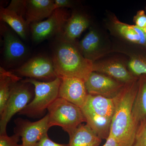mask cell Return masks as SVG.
<instances>
[{
	"label": "cell",
	"mask_w": 146,
	"mask_h": 146,
	"mask_svg": "<svg viewBox=\"0 0 146 146\" xmlns=\"http://www.w3.org/2000/svg\"><path fill=\"white\" fill-rule=\"evenodd\" d=\"M20 137L16 133L11 136L7 134L0 135V146H18Z\"/></svg>",
	"instance_id": "cell-25"
},
{
	"label": "cell",
	"mask_w": 146,
	"mask_h": 146,
	"mask_svg": "<svg viewBox=\"0 0 146 146\" xmlns=\"http://www.w3.org/2000/svg\"><path fill=\"white\" fill-rule=\"evenodd\" d=\"M128 69L136 77L146 76V47L144 46L143 51L131 58Z\"/></svg>",
	"instance_id": "cell-21"
},
{
	"label": "cell",
	"mask_w": 146,
	"mask_h": 146,
	"mask_svg": "<svg viewBox=\"0 0 146 146\" xmlns=\"http://www.w3.org/2000/svg\"><path fill=\"white\" fill-rule=\"evenodd\" d=\"M55 10L53 0H26L25 19L29 26L48 18Z\"/></svg>",
	"instance_id": "cell-14"
},
{
	"label": "cell",
	"mask_w": 146,
	"mask_h": 146,
	"mask_svg": "<svg viewBox=\"0 0 146 146\" xmlns=\"http://www.w3.org/2000/svg\"><path fill=\"white\" fill-rule=\"evenodd\" d=\"M68 18L65 10L58 9L46 20L31 24V31L33 41L40 42L56 35L61 34Z\"/></svg>",
	"instance_id": "cell-7"
},
{
	"label": "cell",
	"mask_w": 146,
	"mask_h": 146,
	"mask_svg": "<svg viewBox=\"0 0 146 146\" xmlns=\"http://www.w3.org/2000/svg\"><path fill=\"white\" fill-rule=\"evenodd\" d=\"M132 146H146V117L138 125Z\"/></svg>",
	"instance_id": "cell-23"
},
{
	"label": "cell",
	"mask_w": 146,
	"mask_h": 146,
	"mask_svg": "<svg viewBox=\"0 0 146 146\" xmlns=\"http://www.w3.org/2000/svg\"><path fill=\"white\" fill-rule=\"evenodd\" d=\"M58 77H75L86 81L93 72L94 62L82 55L75 43L61 36L55 48L52 59Z\"/></svg>",
	"instance_id": "cell-2"
},
{
	"label": "cell",
	"mask_w": 146,
	"mask_h": 146,
	"mask_svg": "<svg viewBox=\"0 0 146 146\" xmlns=\"http://www.w3.org/2000/svg\"><path fill=\"white\" fill-rule=\"evenodd\" d=\"M89 25V20L85 16L80 13H74L68 18L60 36L66 41L75 43L76 39Z\"/></svg>",
	"instance_id": "cell-16"
},
{
	"label": "cell",
	"mask_w": 146,
	"mask_h": 146,
	"mask_svg": "<svg viewBox=\"0 0 146 146\" xmlns=\"http://www.w3.org/2000/svg\"><path fill=\"white\" fill-rule=\"evenodd\" d=\"M55 9L64 7H70L72 6V2L69 0H55L54 1Z\"/></svg>",
	"instance_id": "cell-28"
},
{
	"label": "cell",
	"mask_w": 146,
	"mask_h": 146,
	"mask_svg": "<svg viewBox=\"0 0 146 146\" xmlns=\"http://www.w3.org/2000/svg\"><path fill=\"white\" fill-rule=\"evenodd\" d=\"M93 72L104 74L124 84L130 83L138 78L132 74L123 63L112 59L94 62Z\"/></svg>",
	"instance_id": "cell-12"
},
{
	"label": "cell",
	"mask_w": 146,
	"mask_h": 146,
	"mask_svg": "<svg viewBox=\"0 0 146 146\" xmlns=\"http://www.w3.org/2000/svg\"><path fill=\"white\" fill-rule=\"evenodd\" d=\"M133 22L135 25L142 29L146 28V14L145 10L138 11L133 17Z\"/></svg>",
	"instance_id": "cell-26"
},
{
	"label": "cell",
	"mask_w": 146,
	"mask_h": 146,
	"mask_svg": "<svg viewBox=\"0 0 146 146\" xmlns=\"http://www.w3.org/2000/svg\"><path fill=\"white\" fill-rule=\"evenodd\" d=\"M78 48L82 55L93 62L103 55L101 50V40L95 30H90L79 44Z\"/></svg>",
	"instance_id": "cell-15"
},
{
	"label": "cell",
	"mask_w": 146,
	"mask_h": 146,
	"mask_svg": "<svg viewBox=\"0 0 146 146\" xmlns=\"http://www.w3.org/2000/svg\"><path fill=\"white\" fill-rule=\"evenodd\" d=\"M35 146H69V145L58 144L54 142L50 139L47 133L40 139Z\"/></svg>",
	"instance_id": "cell-27"
},
{
	"label": "cell",
	"mask_w": 146,
	"mask_h": 146,
	"mask_svg": "<svg viewBox=\"0 0 146 146\" xmlns=\"http://www.w3.org/2000/svg\"><path fill=\"white\" fill-rule=\"evenodd\" d=\"M21 78L0 68V115L2 113L13 84Z\"/></svg>",
	"instance_id": "cell-20"
},
{
	"label": "cell",
	"mask_w": 146,
	"mask_h": 146,
	"mask_svg": "<svg viewBox=\"0 0 146 146\" xmlns=\"http://www.w3.org/2000/svg\"><path fill=\"white\" fill-rule=\"evenodd\" d=\"M28 83L23 81L21 82H18L12 86L8 100L1 114L0 135L7 134V126L11 118L29 103L32 92Z\"/></svg>",
	"instance_id": "cell-6"
},
{
	"label": "cell",
	"mask_w": 146,
	"mask_h": 146,
	"mask_svg": "<svg viewBox=\"0 0 146 146\" xmlns=\"http://www.w3.org/2000/svg\"><path fill=\"white\" fill-rule=\"evenodd\" d=\"M16 71L20 75L33 79L52 81L58 77L52 60L43 56L33 58Z\"/></svg>",
	"instance_id": "cell-10"
},
{
	"label": "cell",
	"mask_w": 146,
	"mask_h": 146,
	"mask_svg": "<svg viewBox=\"0 0 146 146\" xmlns=\"http://www.w3.org/2000/svg\"><path fill=\"white\" fill-rule=\"evenodd\" d=\"M14 122L16 125L14 132L22 138L23 146H35L40 139L48 133L50 127L48 113L36 121L31 122L19 118L15 120Z\"/></svg>",
	"instance_id": "cell-8"
},
{
	"label": "cell",
	"mask_w": 146,
	"mask_h": 146,
	"mask_svg": "<svg viewBox=\"0 0 146 146\" xmlns=\"http://www.w3.org/2000/svg\"><path fill=\"white\" fill-rule=\"evenodd\" d=\"M0 19L8 24L21 38L26 39L29 26L23 17L7 7H1Z\"/></svg>",
	"instance_id": "cell-18"
},
{
	"label": "cell",
	"mask_w": 146,
	"mask_h": 146,
	"mask_svg": "<svg viewBox=\"0 0 146 146\" xmlns=\"http://www.w3.org/2000/svg\"><path fill=\"white\" fill-rule=\"evenodd\" d=\"M133 120L137 125L146 117V76L139 77L137 94L132 108Z\"/></svg>",
	"instance_id": "cell-19"
},
{
	"label": "cell",
	"mask_w": 146,
	"mask_h": 146,
	"mask_svg": "<svg viewBox=\"0 0 146 146\" xmlns=\"http://www.w3.org/2000/svg\"><path fill=\"white\" fill-rule=\"evenodd\" d=\"M86 124L102 139L109 136L110 126L115 110L114 98L89 94L81 108Z\"/></svg>",
	"instance_id": "cell-3"
},
{
	"label": "cell",
	"mask_w": 146,
	"mask_h": 146,
	"mask_svg": "<svg viewBox=\"0 0 146 146\" xmlns=\"http://www.w3.org/2000/svg\"><path fill=\"white\" fill-rule=\"evenodd\" d=\"M105 143L103 146H120L115 139L110 136H108Z\"/></svg>",
	"instance_id": "cell-29"
},
{
	"label": "cell",
	"mask_w": 146,
	"mask_h": 146,
	"mask_svg": "<svg viewBox=\"0 0 146 146\" xmlns=\"http://www.w3.org/2000/svg\"><path fill=\"white\" fill-rule=\"evenodd\" d=\"M31 84L35 87L34 99L19 114L29 117L41 115L58 98L61 79L58 77L52 81L44 82L33 79L27 78L23 80Z\"/></svg>",
	"instance_id": "cell-5"
},
{
	"label": "cell",
	"mask_w": 146,
	"mask_h": 146,
	"mask_svg": "<svg viewBox=\"0 0 146 146\" xmlns=\"http://www.w3.org/2000/svg\"><path fill=\"white\" fill-rule=\"evenodd\" d=\"M50 127L58 126L70 136L83 122H86L81 108L58 98L48 108Z\"/></svg>",
	"instance_id": "cell-4"
},
{
	"label": "cell",
	"mask_w": 146,
	"mask_h": 146,
	"mask_svg": "<svg viewBox=\"0 0 146 146\" xmlns=\"http://www.w3.org/2000/svg\"><path fill=\"white\" fill-rule=\"evenodd\" d=\"M18 146H23V145L21 144V145H18Z\"/></svg>",
	"instance_id": "cell-31"
},
{
	"label": "cell",
	"mask_w": 146,
	"mask_h": 146,
	"mask_svg": "<svg viewBox=\"0 0 146 146\" xmlns=\"http://www.w3.org/2000/svg\"><path fill=\"white\" fill-rule=\"evenodd\" d=\"M4 26L1 27V33L3 38L4 55L8 63L16 62L27 54L26 47L20 39Z\"/></svg>",
	"instance_id": "cell-13"
},
{
	"label": "cell",
	"mask_w": 146,
	"mask_h": 146,
	"mask_svg": "<svg viewBox=\"0 0 146 146\" xmlns=\"http://www.w3.org/2000/svg\"><path fill=\"white\" fill-rule=\"evenodd\" d=\"M145 11H146V6L145 7Z\"/></svg>",
	"instance_id": "cell-32"
},
{
	"label": "cell",
	"mask_w": 146,
	"mask_h": 146,
	"mask_svg": "<svg viewBox=\"0 0 146 146\" xmlns=\"http://www.w3.org/2000/svg\"><path fill=\"white\" fill-rule=\"evenodd\" d=\"M112 23L115 29L120 35L127 41L139 45L140 37L131 25L121 22L115 17L112 19Z\"/></svg>",
	"instance_id": "cell-22"
},
{
	"label": "cell",
	"mask_w": 146,
	"mask_h": 146,
	"mask_svg": "<svg viewBox=\"0 0 146 146\" xmlns=\"http://www.w3.org/2000/svg\"><path fill=\"white\" fill-rule=\"evenodd\" d=\"M69 146H99L102 139L87 124H81L69 136Z\"/></svg>",
	"instance_id": "cell-17"
},
{
	"label": "cell",
	"mask_w": 146,
	"mask_h": 146,
	"mask_svg": "<svg viewBox=\"0 0 146 146\" xmlns=\"http://www.w3.org/2000/svg\"><path fill=\"white\" fill-rule=\"evenodd\" d=\"M88 94L113 99L122 91L124 84L104 74L93 72L85 82Z\"/></svg>",
	"instance_id": "cell-9"
},
{
	"label": "cell",
	"mask_w": 146,
	"mask_h": 146,
	"mask_svg": "<svg viewBox=\"0 0 146 146\" xmlns=\"http://www.w3.org/2000/svg\"><path fill=\"white\" fill-rule=\"evenodd\" d=\"M144 31L145 32V37H146V28L143 29Z\"/></svg>",
	"instance_id": "cell-30"
},
{
	"label": "cell",
	"mask_w": 146,
	"mask_h": 146,
	"mask_svg": "<svg viewBox=\"0 0 146 146\" xmlns=\"http://www.w3.org/2000/svg\"><path fill=\"white\" fill-rule=\"evenodd\" d=\"M58 98L70 102L80 108L85 104L88 94L85 81L75 77H60Z\"/></svg>",
	"instance_id": "cell-11"
},
{
	"label": "cell",
	"mask_w": 146,
	"mask_h": 146,
	"mask_svg": "<svg viewBox=\"0 0 146 146\" xmlns=\"http://www.w3.org/2000/svg\"><path fill=\"white\" fill-rule=\"evenodd\" d=\"M26 1L13 0L7 8L13 11L17 14L25 18Z\"/></svg>",
	"instance_id": "cell-24"
},
{
	"label": "cell",
	"mask_w": 146,
	"mask_h": 146,
	"mask_svg": "<svg viewBox=\"0 0 146 146\" xmlns=\"http://www.w3.org/2000/svg\"><path fill=\"white\" fill-rule=\"evenodd\" d=\"M138 78L125 84L114 98L115 110L109 136L120 146H132L135 139L138 125L133 120L132 108L138 91Z\"/></svg>",
	"instance_id": "cell-1"
}]
</instances>
